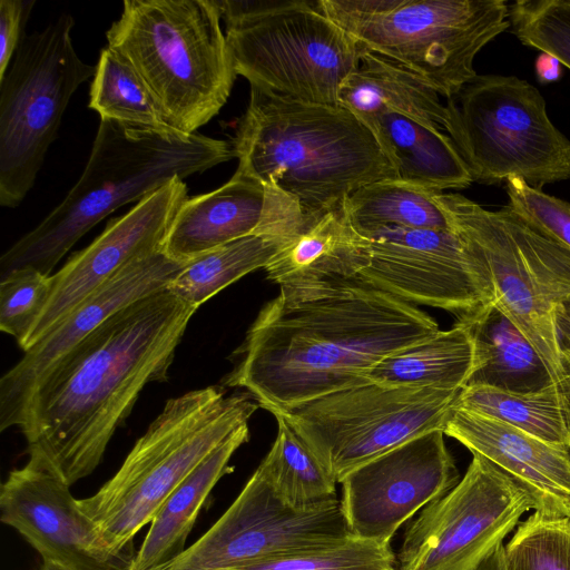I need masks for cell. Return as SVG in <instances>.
<instances>
[{"label": "cell", "instance_id": "obj_1", "mask_svg": "<svg viewBox=\"0 0 570 570\" xmlns=\"http://www.w3.org/2000/svg\"><path fill=\"white\" fill-rule=\"evenodd\" d=\"M279 287L222 381L271 413L371 382L365 375L379 361L440 330L428 313L360 277Z\"/></svg>", "mask_w": 570, "mask_h": 570}, {"label": "cell", "instance_id": "obj_3", "mask_svg": "<svg viewBox=\"0 0 570 570\" xmlns=\"http://www.w3.org/2000/svg\"><path fill=\"white\" fill-rule=\"evenodd\" d=\"M237 170L305 213L344 205L358 188L397 178L375 132L346 108L303 102L250 86L232 141Z\"/></svg>", "mask_w": 570, "mask_h": 570}, {"label": "cell", "instance_id": "obj_36", "mask_svg": "<svg viewBox=\"0 0 570 570\" xmlns=\"http://www.w3.org/2000/svg\"><path fill=\"white\" fill-rule=\"evenodd\" d=\"M51 275L31 268L16 269L0 277V330L24 350L46 308Z\"/></svg>", "mask_w": 570, "mask_h": 570}, {"label": "cell", "instance_id": "obj_35", "mask_svg": "<svg viewBox=\"0 0 570 570\" xmlns=\"http://www.w3.org/2000/svg\"><path fill=\"white\" fill-rule=\"evenodd\" d=\"M512 33L570 69V0H518L509 6Z\"/></svg>", "mask_w": 570, "mask_h": 570}, {"label": "cell", "instance_id": "obj_29", "mask_svg": "<svg viewBox=\"0 0 570 570\" xmlns=\"http://www.w3.org/2000/svg\"><path fill=\"white\" fill-rule=\"evenodd\" d=\"M438 193L397 178L384 179L355 190L344 207L357 230L386 226L453 229Z\"/></svg>", "mask_w": 570, "mask_h": 570}, {"label": "cell", "instance_id": "obj_15", "mask_svg": "<svg viewBox=\"0 0 570 570\" xmlns=\"http://www.w3.org/2000/svg\"><path fill=\"white\" fill-rule=\"evenodd\" d=\"M368 239L360 278L406 303L423 304L465 321L493 301L488 271L454 229L397 226L358 230Z\"/></svg>", "mask_w": 570, "mask_h": 570}, {"label": "cell", "instance_id": "obj_8", "mask_svg": "<svg viewBox=\"0 0 570 570\" xmlns=\"http://www.w3.org/2000/svg\"><path fill=\"white\" fill-rule=\"evenodd\" d=\"M237 75L289 99L338 105V90L365 48L317 0H220Z\"/></svg>", "mask_w": 570, "mask_h": 570}, {"label": "cell", "instance_id": "obj_16", "mask_svg": "<svg viewBox=\"0 0 570 570\" xmlns=\"http://www.w3.org/2000/svg\"><path fill=\"white\" fill-rule=\"evenodd\" d=\"M460 481L441 429L420 434L348 472L341 509L352 537L390 544L399 528Z\"/></svg>", "mask_w": 570, "mask_h": 570}, {"label": "cell", "instance_id": "obj_30", "mask_svg": "<svg viewBox=\"0 0 570 570\" xmlns=\"http://www.w3.org/2000/svg\"><path fill=\"white\" fill-rule=\"evenodd\" d=\"M283 244L281 239L255 234L238 238L188 262L166 289L198 308L246 274L265 268Z\"/></svg>", "mask_w": 570, "mask_h": 570}, {"label": "cell", "instance_id": "obj_32", "mask_svg": "<svg viewBox=\"0 0 570 570\" xmlns=\"http://www.w3.org/2000/svg\"><path fill=\"white\" fill-rule=\"evenodd\" d=\"M88 107L99 114L100 120L159 130L174 129L139 75L126 59L107 46L100 51L96 65Z\"/></svg>", "mask_w": 570, "mask_h": 570}, {"label": "cell", "instance_id": "obj_39", "mask_svg": "<svg viewBox=\"0 0 570 570\" xmlns=\"http://www.w3.org/2000/svg\"><path fill=\"white\" fill-rule=\"evenodd\" d=\"M560 62L552 56L542 53L537 59V75L541 81L550 82L560 77Z\"/></svg>", "mask_w": 570, "mask_h": 570}, {"label": "cell", "instance_id": "obj_5", "mask_svg": "<svg viewBox=\"0 0 570 570\" xmlns=\"http://www.w3.org/2000/svg\"><path fill=\"white\" fill-rule=\"evenodd\" d=\"M215 0H126L107 47L135 69L168 125L195 134L225 106L236 71Z\"/></svg>", "mask_w": 570, "mask_h": 570}, {"label": "cell", "instance_id": "obj_20", "mask_svg": "<svg viewBox=\"0 0 570 570\" xmlns=\"http://www.w3.org/2000/svg\"><path fill=\"white\" fill-rule=\"evenodd\" d=\"M306 213L283 193L236 169L219 188L187 198L167 233L163 250L188 263L249 235L287 240L303 226Z\"/></svg>", "mask_w": 570, "mask_h": 570}, {"label": "cell", "instance_id": "obj_23", "mask_svg": "<svg viewBox=\"0 0 570 570\" xmlns=\"http://www.w3.org/2000/svg\"><path fill=\"white\" fill-rule=\"evenodd\" d=\"M338 105L368 127L380 115L396 112L445 130L446 110L440 94L420 75L367 49L357 69L342 82Z\"/></svg>", "mask_w": 570, "mask_h": 570}, {"label": "cell", "instance_id": "obj_17", "mask_svg": "<svg viewBox=\"0 0 570 570\" xmlns=\"http://www.w3.org/2000/svg\"><path fill=\"white\" fill-rule=\"evenodd\" d=\"M0 519L37 550L42 561L75 570H128L135 554L114 551L81 510L70 485L29 461L11 470L2 482Z\"/></svg>", "mask_w": 570, "mask_h": 570}, {"label": "cell", "instance_id": "obj_11", "mask_svg": "<svg viewBox=\"0 0 570 570\" xmlns=\"http://www.w3.org/2000/svg\"><path fill=\"white\" fill-rule=\"evenodd\" d=\"M75 21L61 14L26 35L0 80V205L17 207L32 188L75 91L96 66L77 55Z\"/></svg>", "mask_w": 570, "mask_h": 570}, {"label": "cell", "instance_id": "obj_13", "mask_svg": "<svg viewBox=\"0 0 570 570\" xmlns=\"http://www.w3.org/2000/svg\"><path fill=\"white\" fill-rule=\"evenodd\" d=\"M533 509L529 493L483 456L404 531L396 570H476Z\"/></svg>", "mask_w": 570, "mask_h": 570}, {"label": "cell", "instance_id": "obj_34", "mask_svg": "<svg viewBox=\"0 0 570 570\" xmlns=\"http://www.w3.org/2000/svg\"><path fill=\"white\" fill-rule=\"evenodd\" d=\"M223 570H396L390 544L350 537L318 549Z\"/></svg>", "mask_w": 570, "mask_h": 570}, {"label": "cell", "instance_id": "obj_10", "mask_svg": "<svg viewBox=\"0 0 570 570\" xmlns=\"http://www.w3.org/2000/svg\"><path fill=\"white\" fill-rule=\"evenodd\" d=\"M445 110V131L473 181L494 185L517 177L542 189L570 179V140L527 80L476 75L446 99Z\"/></svg>", "mask_w": 570, "mask_h": 570}, {"label": "cell", "instance_id": "obj_18", "mask_svg": "<svg viewBox=\"0 0 570 570\" xmlns=\"http://www.w3.org/2000/svg\"><path fill=\"white\" fill-rule=\"evenodd\" d=\"M187 198L186 184L175 177L126 214L109 220L98 237L75 253L51 275L48 304L23 352L125 266L163 249L169 227Z\"/></svg>", "mask_w": 570, "mask_h": 570}, {"label": "cell", "instance_id": "obj_2", "mask_svg": "<svg viewBox=\"0 0 570 570\" xmlns=\"http://www.w3.org/2000/svg\"><path fill=\"white\" fill-rule=\"evenodd\" d=\"M197 308L163 288L122 307L37 386L20 431L29 462L70 487L100 464L144 387L166 382Z\"/></svg>", "mask_w": 570, "mask_h": 570}, {"label": "cell", "instance_id": "obj_28", "mask_svg": "<svg viewBox=\"0 0 570 570\" xmlns=\"http://www.w3.org/2000/svg\"><path fill=\"white\" fill-rule=\"evenodd\" d=\"M454 407L504 422L570 451V396L558 384L532 393L465 386Z\"/></svg>", "mask_w": 570, "mask_h": 570}, {"label": "cell", "instance_id": "obj_31", "mask_svg": "<svg viewBox=\"0 0 570 570\" xmlns=\"http://www.w3.org/2000/svg\"><path fill=\"white\" fill-rule=\"evenodd\" d=\"M275 441L257 470L285 502L307 507L335 498L336 479L279 414Z\"/></svg>", "mask_w": 570, "mask_h": 570}, {"label": "cell", "instance_id": "obj_12", "mask_svg": "<svg viewBox=\"0 0 570 570\" xmlns=\"http://www.w3.org/2000/svg\"><path fill=\"white\" fill-rule=\"evenodd\" d=\"M460 392L371 381L272 414L289 423L340 483L355 468L410 439L443 430Z\"/></svg>", "mask_w": 570, "mask_h": 570}, {"label": "cell", "instance_id": "obj_33", "mask_svg": "<svg viewBox=\"0 0 570 570\" xmlns=\"http://www.w3.org/2000/svg\"><path fill=\"white\" fill-rule=\"evenodd\" d=\"M505 570H570V518L534 511L504 544Z\"/></svg>", "mask_w": 570, "mask_h": 570}, {"label": "cell", "instance_id": "obj_38", "mask_svg": "<svg viewBox=\"0 0 570 570\" xmlns=\"http://www.w3.org/2000/svg\"><path fill=\"white\" fill-rule=\"evenodd\" d=\"M35 3L33 0L0 1V80L26 36L24 27Z\"/></svg>", "mask_w": 570, "mask_h": 570}, {"label": "cell", "instance_id": "obj_21", "mask_svg": "<svg viewBox=\"0 0 570 570\" xmlns=\"http://www.w3.org/2000/svg\"><path fill=\"white\" fill-rule=\"evenodd\" d=\"M443 432L522 487L534 511L570 518V451L504 422L454 406Z\"/></svg>", "mask_w": 570, "mask_h": 570}, {"label": "cell", "instance_id": "obj_7", "mask_svg": "<svg viewBox=\"0 0 570 570\" xmlns=\"http://www.w3.org/2000/svg\"><path fill=\"white\" fill-rule=\"evenodd\" d=\"M436 199L485 266L493 302L569 394L570 249L528 226L508 205L489 210L458 193H438Z\"/></svg>", "mask_w": 570, "mask_h": 570}, {"label": "cell", "instance_id": "obj_40", "mask_svg": "<svg viewBox=\"0 0 570 570\" xmlns=\"http://www.w3.org/2000/svg\"><path fill=\"white\" fill-rule=\"evenodd\" d=\"M476 570H505L504 544L498 547Z\"/></svg>", "mask_w": 570, "mask_h": 570}, {"label": "cell", "instance_id": "obj_6", "mask_svg": "<svg viewBox=\"0 0 570 570\" xmlns=\"http://www.w3.org/2000/svg\"><path fill=\"white\" fill-rule=\"evenodd\" d=\"M259 407L249 393L226 396L207 386L168 400L118 471L81 510L110 548L130 552L135 535L151 522L177 487Z\"/></svg>", "mask_w": 570, "mask_h": 570}, {"label": "cell", "instance_id": "obj_25", "mask_svg": "<svg viewBox=\"0 0 570 570\" xmlns=\"http://www.w3.org/2000/svg\"><path fill=\"white\" fill-rule=\"evenodd\" d=\"M460 323L470 331L476 357L466 386L532 393L557 384L535 347L493 301Z\"/></svg>", "mask_w": 570, "mask_h": 570}, {"label": "cell", "instance_id": "obj_41", "mask_svg": "<svg viewBox=\"0 0 570 570\" xmlns=\"http://www.w3.org/2000/svg\"><path fill=\"white\" fill-rule=\"evenodd\" d=\"M39 570H75L65 564L53 562V561H42Z\"/></svg>", "mask_w": 570, "mask_h": 570}, {"label": "cell", "instance_id": "obj_22", "mask_svg": "<svg viewBox=\"0 0 570 570\" xmlns=\"http://www.w3.org/2000/svg\"><path fill=\"white\" fill-rule=\"evenodd\" d=\"M368 259V239L354 227L342 205L309 214L264 269L279 286L299 285L358 277Z\"/></svg>", "mask_w": 570, "mask_h": 570}, {"label": "cell", "instance_id": "obj_37", "mask_svg": "<svg viewBox=\"0 0 570 570\" xmlns=\"http://www.w3.org/2000/svg\"><path fill=\"white\" fill-rule=\"evenodd\" d=\"M508 206L528 226L570 249V203L511 177L505 181Z\"/></svg>", "mask_w": 570, "mask_h": 570}, {"label": "cell", "instance_id": "obj_14", "mask_svg": "<svg viewBox=\"0 0 570 570\" xmlns=\"http://www.w3.org/2000/svg\"><path fill=\"white\" fill-rule=\"evenodd\" d=\"M350 537L336 497L293 507L256 469L223 515L158 570H223L332 546Z\"/></svg>", "mask_w": 570, "mask_h": 570}, {"label": "cell", "instance_id": "obj_27", "mask_svg": "<svg viewBox=\"0 0 570 570\" xmlns=\"http://www.w3.org/2000/svg\"><path fill=\"white\" fill-rule=\"evenodd\" d=\"M476 364L469 328L456 322L450 330L394 352L365 375L372 382L403 387L462 391Z\"/></svg>", "mask_w": 570, "mask_h": 570}, {"label": "cell", "instance_id": "obj_4", "mask_svg": "<svg viewBox=\"0 0 570 570\" xmlns=\"http://www.w3.org/2000/svg\"><path fill=\"white\" fill-rule=\"evenodd\" d=\"M235 157L232 142L101 119L88 163L65 199L0 258V277L31 268L50 276L69 249L119 207L144 199L175 177Z\"/></svg>", "mask_w": 570, "mask_h": 570}, {"label": "cell", "instance_id": "obj_19", "mask_svg": "<svg viewBox=\"0 0 570 570\" xmlns=\"http://www.w3.org/2000/svg\"><path fill=\"white\" fill-rule=\"evenodd\" d=\"M185 265L163 249L132 261L24 351L0 379V431L20 428L37 386L71 348L122 307L166 288Z\"/></svg>", "mask_w": 570, "mask_h": 570}, {"label": "cell", "instance_id": "obj_9", "mask_svg": "<svg viewBox=\"0 0 570 570\" xmlns=\"http://www.w3.org/2000/svg\"><path fill=\"white\" fill-rule=\"evenodd\" d=\"M365 49L424 78L446 99L478 73L476 55L510 28L504 0H317Z\"/></svg>", "mask_w": 570, "mask_h": 570}, {"label": "cell", "instance_id": "obj_26", "mask_svg": "<svg viewBox=\"0 0 570 570\" xmlns=\"http://www.w3.org/2000/svg\"><path fill=\"white\" fill-rule=\"evenodd\" d=\"M370 128L397 179L442 193L464 189L473 183L454 142L441 130L396 112L380 115Z\"/></svg>", "mask_w": 570, "mask_h": 570}, {"label": "cell", "instance_id": "obj_24", "mask_svg": "<svg viewBox=\"0 0 570 570\" xmlns=\"http://www.w3.org/2000/svg\"><path fill=\"white\" fill-rule=\"evenodd\" d=\"M249 439L248 423L236 429L169 495L149 523L128 570H158L186 549L187 538L208 494L233 468L229 461Z\"/></svg>", "mask_w": 570, "mask_h": 570}]
</instances>
